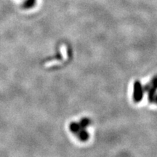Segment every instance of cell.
Instances as JSON below:
<instances>
[{"instance_id":"7a4b0ae2","label":"cell","mask_w":157,"mask_h":157,"mask_svg":"<svg viewBox=\"0 0 157 157\" xmlns=\"http://www.w3.org/2000/svg\"><path fill=\"white\" fill-rule=\"evenodd\" d=\"M36 0H27V1L24 3L23 6H24L25 8L26 9L31 8V7H33L35 5H36Z\"/></svg>"},{"instance_id":"6da1fadb","label":"cell","mask_w":157,"mask_h":157,"mask_svg":"<svg viewBox=\"0 0 157 157\" xmlns=\"http://www.w3.org/2000/svg\"><path fill=\"white\" fill-rule=\"evenodd\" d=\"M135 99L137 101H139L141 100L142 98V87H141L140 84L136 83L135 86Z\"/></svg>"}]
</instances>
